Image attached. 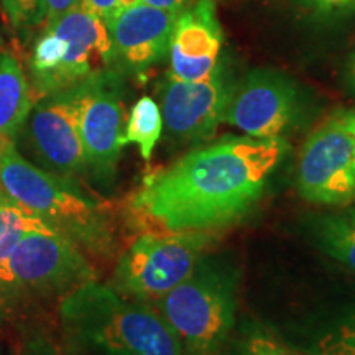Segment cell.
Instances as JSON below:
<instances>
[{
  "label": "cell",
  "instance_id": "6da1fadb",
  "mask_svg": "<svg viewBox=\"0 0 355 355\" xmlns=\"http://www.w3.org/2000/svg\"><path fill=\"white\" fill-rule=\"evenodd\" d=\"M283 139L224 137L148 175L128 202L144 232H207L229 227L259 202L286 157Z\"/></svg>",
  "mask_w": 355,
  "mask_h": 355
},
{
  "label": "cell",
  "instance_id": "7a4b0ae2",
  "mask_svg": "<svg viewBox=\"0 0 355 355\" xmlns=\"http://www.w3.org/2000/svg\"><path fill=\"white\" fill-rule=\"evenodd\" d=\"M64 334L104 355H183L180 340L152 304L125 298L96 279L61 301Z\"/></svg>",
  "mask_w": 355,
  "mask_h": 355
},
{
  "label": "cell",
  "instance_id": "3957f363",
  "mask_svg": "<svg viewBox=\"0 0 355 355\" xmlns=\"http://www.w3.org/2000/svg\"><path fill=\"white\" fill-rule=\"evenodd\" d=\"M0 191L64 235L84 255L107 260L115 248L112 216L104 204L84 193L79 183L30 163L13 141L0 153Z\"/></svg>",
  "mask_w": 355,
  "mask_h": 355
},
{
  "label": "cell",
  "instance_id": "277c9868",
  "mask_svg": "<svg viewBox=\"0 0 355 355\" xmlns=\"http://www.w3.org/2000/svg\"><path fill=\"white\" fill-rule=\"evenodd\" d=\"M152 306L176 334L183 355H222L235 324L237 278L227 266L201 260Z\"/></svg>",
  "mask_w": 355,
  "mask_h": 355
},
{
  "label": "cell",
  "instance_id": "5b68a950",
  "mask_svg": "<svg viewBox=\"0 0 355 355\" xmlns=\"http://www.w3.org/2000/svg\"><path fill=\"white\" fill-rule=\"evenodd\" d=\"M214 235L207 232H141L115 266L112 290L153 304L194 272Z\"/></svg>",
  "mask_w": 355,
  "mask_h": 355
},
{
  "label": "cell",
  "instance_id": "8992f818",
  "mask_svg": "<svg viewBox=\"0 0 355 355\" xmlns=\"http://www.w3.org/2000/svg\"><path fill=\"white\" fill-rule=\"evenodd\" d=\"M13 145H20L30 163L51 175L74 183L87 178L76 86L35 99Z\"/></svg>",
  "mask_w": 355,
  "mask_h": 355
},
{
  "label": "cell",
  "instance_id": "52a82bcc",
  "mask_svg": "<svg viewBox=\"0 0 355 355\" xmlns=\"http://www.w3.org/2000/svg\"><path fill=\"white\" fill-rule=\"evenodd\" d=\"M298 191L316 206L340 207L355 201V148L349 110H337L314 128L298 162Z\"/></svg>",
  "mask_w": 355,
  "mask_h": 355
},
{
  "label": "cell",
  "instance_id": "ba28073f",
  "mask_svg": "<svg viewBox=\"0 0 355 355\" xmlns=\"http://www.w3.org/2000/svg\"><path fill=\"white\" fill-rule=\"evenodd\" d=\"M76 99L87 178L101 188H109L125 146L119 76L109 69L92 74L76 84Z\"/></svg>",
  "mask_w": 355,
  "mask_h": 355
},
{
  "label": "cell",
  "instance_id": "9c48e42d",
  "mask_svg": "<svg viewBox=\"0 0 355 355\" xmlns=\"http://www.w3.org/2000/svg\"><path fill=\"white\" fill-rule=\"evenodd\" d=\"M96 279L94 268L73 242L55 229L26 234L8 260L7 291L55 295Z\"/></svg>",
  "mask_w": 355,
  "mask_h": 355
},
{
  "label": "cell",
  "instance_id": "30bf717a",
  "mask_svg": "<svg viewBox=\"0 0 355 355\" xmlns=\"http://www.w3.org/2000/svg\"><path fill=\"white\" fill-rule=\"evenodd\" d=\"M300 91L283 73L254 69L235 83L224 121L254 139H282L298 121Z\"/></svg>",
  "mask_w": 355,
  "mask_h": 355
},
{
  "label": "cell",
  "instance_id": "8fae6325",
  "mask_svg": "<svg viewBox=\"0 0 355 355\" xmlns=\"http://www.w3.org/2000/svg\"><path fill=\"white\" fill-rule=\"evenodd\" d=\"M234 84L225 60H220L214 73L202 81H181L168 74L159 86L168 135L183 144L211 139L224 121Z\"/></svg>",
  "mask_w": 355,
  "mask_h": 355
},
{
  "label": "cell",
  "instance_id": "7c38bea8",
  "mask_svg": "<svg viewBox=\"0 0 355 355\" xmlns=\"http://www.w3.org/2000/svg\"><path fill=\"white\" fill-rule=\"evenodd\" d=\"M178 13L145 2L121 8L107 24L112 64L140 73L168 56Z\"/></svg>",
  "mask_w": 355,
  "mask_h": 355
},
{
  "label": "cell",
  "instance_id": "4fadbf2b",
  "mask_svg": "<svg viewBox=\"0 0 355 355\" xmlns=\"http://www.w3.org/2000/svg\"><path fill=\"white\" fill-rule=\"evenodd\" d=\"M46 30L66 42L63 63L53 79L51 92L76 86L86 78L112 66V42L107 25L79 3L58 17L44 32Z\"/></svg>",
  "mask_w": 355,
  "mask_h": 355
},
{
  "label": "cell",
  "instance_id": "5bb4252c",
  "mask_svg": "<svg viewBox=\"0 0 355 355\" xmlns=\"http://www.w3.org/2000/svg\"><path fill=\"white\" fill-rule=\"evenodd\" d=\"M222 30L212 0H199L178 13L170 43V74L181 81H202L220 63Z\"/></svg>",
  "mask_w": 355,
  "mask_h": 355
},
{
  "label": "cell",
  "instance_id": "9a60e30c",
  "mask_svg": "<svg viewBox=\"0 0 355 355\" xmlns=\"http://www.w3.org/2000/svg\"><path fill=\"white\" fill-rule=\"evenodd\" d=\"M24 69L8 53H0V141H13L33 105Z\"/></svg>",
  "mask_w": 355,
  "mask_h": 355
},
{
  "label": "cell",
  "instance_id": "2e32d148",
  "mask_svg": "<svg viewBox=\"0 0 355 355\" xmlns=\"http://www.w3.org/2000/svg\"><path fill=\"white\" fill-rule=\"evenodd\" d=\"M51 229L37 214L0 191V285L6 283L8 260L26 234Z\"/></svg>",
  "mask_w": 355,
  "mask_h": 355
},
{
  "label": "cell",
  "instance_id": "e0dca14e",
  "mask_svg": "<svg viewBox=\"0 0 355 355\" xmlns=\"http://www.w3.org/2000/svg\"><path fill=\"white\" fill-rule=\"evenodd\" d=\"M165 130L163 114L152 97L144 96L135 102L128 115L127 127L123 130V145L135 144L145 162L152 159L158 140Z\"/></svg>",
  "mask_w": 355,
  "mask_h": 355
},
{
  "label": "cell",
  "instance_id": "ac0fdd59",
  "mask_svg": "<svg viewBox=\"0 0 355 355\" xmlns=\"http://www.w3.org/2000/svg\"><path fill=\"white\" fill-rule=\"evenodd\" d=\"M314 232L322 250L355 273V222L349 216H326Z\"/></svg>",
  "mask_w": 355,
  "mask_h": 355
},
{
  "label": "cell",
  "instance_id": "d6986e66",
  "mask_svg": "<svg viewBox=\"0 0 355 355\" xmlns=\"http://www.w3.org/2000/svg\"><path fill=\"white\" fill-rule=\"evenodd\" d=\"M308 355H355V313L319 334Z\"/></svg>",
  "mask_w": 355,
  "mask_h": 355
},
{
  "label": "cell",
  "instance_id": "ffe728a7",
  "mask_svg": "<svg viewBox=\"0 0 355 355\" xmlns=\"http://www.w3.org/2000/svg\"><path fill=\"white\" fill-rule=\"evenodd\" d=\"M222 355H300L282 340L263 331H250L239 337Z\"/></svg>",
  "mask_w": 355,
  "mask_h": 355
},
{
  "label": "cell",
  "instance_id": "44dd1931",
  "mask_svg": "<svg viewBox=\"0 0 355 355\" xmlns=\"http://www.w3.org/2000/svg\"><path fill=\"white\" fill-rule=\"evenodd\" d=\"M2 2L17 26L43 24L46 0H2Z\"/></svg>",
  "mask_w": 355,
  "mask_h": 355
},
{
  "label": "cell",
  "instance_id": "7402d4cb",
  "mask_svg": "<svg viewBox=\"0 0 355 355\" xmlns=\"http://www.w3.org/2000/svg\"><path fill=\"white\" fill-rule=\"evenodd\" d=\"M78 3L104 20L105 24L121 10V2L119 0H78Z\"/></svg>",
  "mask_w": 355,
  "mask_h": 355
},
{
  "label": "cell",
  "instance_id": "603a6c76",
  "mask_svg": "<svg viewBox=\"0 0 355 355\" xmlns=\"http://www.w3.org/2000/svg\"><path fill=\"white\" fill-rule=\"evenodd\" d=\"M314 10L322 15H336L355 10V0H309Z\"/></svg>",
  "mask_w": 355,
  "mask_h": 355
},
{
  "label": "cell",
  "instance_id": "cb8c5ba5",
  "mask_svg": "<svg viewBox=\"0 0 355 355\" xmlns=\"http://www.w3.org/2000/svg\"><path fill=\"white\" fill-rule=\"evenodd\" d=\"M78 3V0H46V12H44V28H48L58 17L63 15L69 8H73Z\"/></svg>",
  "mask_w": 355,
  "mask_h": 355
},
{
  "label": "cell",
  "instance_id": "d4e9b609",
  "mask_svg": "<svg viewBox=\"0 0 355 355\" xmlns=\"http://www.w3.org/2000/svg\"><path fill=\"white\" fill-rule=\"evenodd\" d=\"M344 84L350 94L355 96V48L350 53L344 66Z\"/></svg>",
  "mask_w": 355,
  "mask_h": 355
},
{
  "label": "cell",
  "instance_id": "484cf974",
  "mask_svg": "<svg viewBox=\"0 0 355 355\" xmlns=\"http://www.w3.org/2000/svg\"><path fill=\"white\" fill-rule=\"evenodd\" d=\"M141 2L148 3L152 7H158V8H165V10H171L180 13L183 10L184 0H141Z\"/></svg>",
  "mask_w": 355,
  "mask_h": 355
},
{
  "label": "cell",
  "instance_id": "4316f807",
  "mask_svg": "<svg viewBox=\"0 0 355 355\" xmlns=\"http://www.w3.org/2000/svg\"><path fill=\"white\" fill-rule=\"evenodd\" d=\"M7 288L3 285H0V322H2L3 318V311H6V304H7Z\"/></svg>",
  "mask_w": 355,
  "mask_h": 355
},
{
  "label": "cell",
  "instance_id": "83f0119b",
  "mask_svg": "<svg viewBox=\"0 0 355 355\" xmlns=\"http://www.w3.org/2000/svg\"><path fill=\"white\" fill-rule=\"evenodd\" d=\"M349 122H350V132H352L354 148H355V110H349Z\"/></svg>",
  "mask_w": 355,
  "mask_h": 355
},
{
  "label": "cell",
  "instance_id": "f1b7e54d",
  "mask_svg": "<svg viewBox=\"0 0 355 355\" xmlns=\"http://www.w3.org/2000/svg\"><path fill=\"white\" fill-rule=\"evenodd\" d=\"M119 2H121V8H125V7L135 6V3L141 2V0H119Z\"/></svg>",
  "mask_w": 355,
  "mask_h": 355
},
{
  "label": "cell",
  "instance_id": "f546056e",
  "mask_svg": "<svg viewBox=\"0 0 355 355\" xmlns=\"http://www.w3.org/2000/svg\"><path fill=\"white\" fill-rule=\"evenodd\" d=\"M349 217H350V219H352V220L355 222V207H354V209H352V211H350V212H349Z\"/></svg>",
  "mask_w": 355,
  "mask_h": 355
},
{
  "label": "cell",
  "instance_id": "4dcf8cb0",
  "mask_svg": "<svg viewBox=\"0 0 355 355\" xmlns=\"http://www.w3.org/2000/svg\"><path fill=\"white\" fill-rule=\"evenodd\" d=\"M7 141H0V153H2V148H3V145H6Z\"/></svg>",
  "mask_w": 355,
  "mask_h": 355
}]
</instances>
